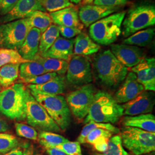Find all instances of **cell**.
I'll return each mask as SVG.
<instances>
[{
	"label": "cell",
	"instance_id": "obj_26",
	"mask_svg": "<svg viewBox=\"0 0 155 155\" xmlns=\"http://www.w3.org/2000/svg\"><path fill=\"white\" fill-rule=\"evenodd\" d=\"M155 28H147L130 36L124 40L123 44L137 47H145L152 42L155 36Z\"/></svg>",
	"mask_w": 155,
	"mask_h": 155
},
{
	"label": "cell",
	"instance_id": "obj_45",
	"mask_svg": "<svg viewBox=\"0 0 155 155\" xmlns=\"http://www.w3.org/2000/svg\"><path fill=\"white\" fill-rule=\"evenodd\" d=\"M94 1V0H84L82 3L84 5H90Z\"/></svg>",
	"mask_w": 155,
	"mask_h": 155
},
{
	"label": "cell",
	"instance_id": "obj_47",
	"mask_svg": "<svg viewBox=\"0 0 155 155\" xmlns=\"http://www.w3.org/2000/svg\"><path fill=\"white\" fill-rule=\"evenodd\" d=\"M143 155H155V151L150 152V153H147V154H144Z\"/></svg>",
	"mask_w": 155,
	"mask_h": 155
},
{
	"label": "cell",
	"instance_id": "obj_2",
	"mask_svg": "<svg viewBox=\"0 0 155 155\" xmlns=\"http://www.w3.org/2000/svg\"><path fill=\"white\" fill-rule=\"evenodd\" d=\"M94 67L101 82L109 87L118 86L127 74V67L117 60L110 50L101 52L95 56Z\"/></svg>",
	"mask_w": 155,
	"mask_h": 155
},
{
	"label": "cell",
	"instance_id": "obj_1",
	"mask_svg": "<svg viewBox=\"0 0 155 155\" xmlns=\"http://www.w3.org/2000/svg\"><path fill=\"white\" fill-rule=\"evenodd\" d=\"M122 106L117 102L111 94L100 91L94 95L84 123L90 121L99 123L114 124L118 122L123 115Z\"/></svg>",
	"mask_w": 155,
	"mask_h": 155
},
{
	"label": "cell",
	"instance_id": "obj_49",
	"mask_svg": "<svg viewBox=\"0 0 155 155\" xmlns=\"http://www.w3.org/2000/svg\"><path fill=\"white\" fill-rule=\"evenodd\" d=\"M0 91H1V86H0Z\"/></svg>",
	"mask_w": 155,
	"mask_h": 155
},
{
	"label": "cell",
	"instance_id": "obj_41",
	"mask_svg": "<svg viewBox=\"0 0 155 155\" xmlns=\"http://www.w3.org/2000/svg\"><path fill=\"white\" fill-rule=\"evenodd\" d=\"M127 0H94L93 4L96 5L119 7L125 5Z\"/></svg>",
	"mask_w": 155,
	"mask_h": 155
},
{
	"label": "cell",
	"instance_id": "obj_33",
	"mask_svg": "<svg viewBox=\"0 0 155 155\" xmlns=\"http://www.w3.org/2000/svg\"><path fill=\"white\" fill-rule=\"evenodd\" d=\"M94 155H129L124 150L120 136H112L108 143L107 148L105 152Z\"/></svg>",
	"mask_w": 155,
	"mask_h": 155
},
{
	"label": "cell",
	"instance_id": "obj_48",
	"mask_svg": "<svg viewBox=\"0 0 155 155\" xmlns=\"http://www.w3.org/2000/svg\"><path fill=\"white\" fill-rule=\"evenodd\" d=\"M33 155H39V154H33Z\"/></svg>",
	"mask_w": 155,
	"mask_h": 155
},
{
	"label": "cell",
	"instance_id": "obj_30",
	"mask_svg": "<svg viewBox=\"0 0 155 155\" xmlns=\"http://www.w3.org/2000/svg\"><path fill=\"white\" fill-rule=\"evenodd\" d=\"M47 73L43 66L38 61H32L20 64L19 76L21 80L35 77Z\"/></svg>",
	"mask_w": 155,
	"mask_h": 155
},
{
	"label": "cell",
	"instance_id": "obj_46",
	"mask_svg": "<svg viewBox=\"0 0 155 155\" xmlns=\"http://www.w3.org/2000/svg\"><path fill=\"white\" fill-rule=\"evenodd\" d=\"M84 0H70L71 2L73 3V4H79L80 3L83 2Z\"/></svg>",
	"mask_w": 155,
	"mask_h": 155
},
{
	"label": "cell",
	"instance_id": "obj_7",
	"mask_svg": "<svg viewBox=\"0 0 155 155\" xmlns=\"http://www.w3.org/2000/svg\"><path fill=\"white\" fill-rule=\"evenodd\" d=\"M122 24V35L125 38L155 25V5L143 4L134 6L128 12Z\"/></svg>",
	"mask_w": 155,
	"mask_h": 155
},
{
	"label": "cell",
	"instance_id": "obj_20",
	"mask_svg": "<svg viewBox=\"0 0 155 155\" xmlns=\"http://www.w3.org/2000/svg\"><path fill=\"white\" fill-rule=\"evenodd\" d=\"M74 39L59 37L55 43L42 56L61 59L68 61L74 55Z\"/></svg>",
	"mask_w": 155,
	"mask_h": 155
},
{
	"label": "cell",
	"instance_id": "obj_31",
	"mask_svg": "<svg viewBox=\"0 0 155 155\" xmlns=\"http://www.w3.org/2000/svg\"><path fill=\"white\" fill-rule=\"evenodd\" d=\"M38 140L40 144L45 149L55 147L68 141L60 134L47 131H41L38 134Z\"/></svg>",
	"mask_w": 155,
	"mask_h": 155
},
{
	"label": "cell",
	"instance_id": "obj_24",
	"mask_svg": "<svg viewBox=\"0 0 155 155\" xmlns=\"http://www.w3.org/2000/svg\"><path fill=\"white\" fill-rule=\"evenodd\" d=\"M101 48L99 45L95 43L87 33L81 32L74 40V55L87 56L98 52Z\"/></svg>",
	"mask_w": 155,
	"mask_h": 155
},
{
	"label": "cell",
	"instance_id": "obj_28",
	"mask_svg": "<svg viewBox=\"0 0 155 155\" xmlns=\"http://www.w3.org/2000/svg\"><path fill=\"white\" fill-rule=\"evenodd\" d=\"M20 64H8L0 68V86L7 88L19 77Z\"/></svg>",
	"mask_w": 155,
	"mask_h": 155
},
{
	"label": "cell",
	"instance_id": "obj_8",
	"mask_svg": "<svg viewBox=\"0 0 155 155\" xmlns=\"http://www.w3.org/2000/svg\"><path fill=\"white\" fill-rule=\"evenodd\" d=\"M123 147L134 155H143L155 150V133L137 127H124L120 136Z\"/></svg>",
	"mask_w": 155,
	"mask_h": 155
},
{
	"label": "cell",
	"instance_id": "obj_19",
	"mask_svg": "<svg viewBox=\"0 0 155 155\" xmlns=\"http://www.w3.org/2000/svg\"><path fill=\"white\" fill-rule=\"evenodd\" d=\"M50 15L56 25L80 29H82L84 27L79 20L77 9L74 6L50 13Z\"/></svg>",
	"mask_w": 155,
	"mask_h": 155
},
{
	"label": "cell",
	"instance_id": "obj_34",
	"mask_svg": "<svg viewBox=\"0 0 155 155\" xmlns=\"http://www.w3.org/2000/svg\"><path fill=\"white\" fill-rule=\"evenodd\" d=\"M19 141L15 136L8 133H0V153L4 154L16 148Z\"/></svg>",
	"mask_w": 155,
	"mask_h": 155
},
{
	"label": "cell",
	"instance_id": "obj_44",
	"mask_svg": "<svg viewBox=\"0 0 155 155\" xmlns=\"http://www.w3.org/2000/svg\"><path fill=\"white\" fill-rule=\"evenodd\" d=\"M9 129L8 124L0 117V133L6 132Z\"/></svg>",
	"mask_w": 155,
	"mask_h": 155
},
{
	"label": "cell",
	"instance_id": "obj_42",
	"mask_svg": "<svg viewBox=\"0 0 155 155\" xmlns=\"http://www.w3.org/2000/svg\"><path fill=\"white\" fill-rule=\"evenodd\" d=\"M18 0H0V14L5 15L11 11Z\"/></svg>",
	"mask_w": 155,
	"mask_h": 155
},
{
	"label": "cell",
	"instance_id": "obj_43",
	"mask_svg": "<svg viewBox=\"0 0 155 155\" xmlns=\"http://www.w3.org/2000/svg\"><path fill=\"white\" fill-rule=\"evenodd\" d=\"M47 153L49 155H67L62 150L54 147L46 149Z\"/></svg>",
	"mask_w": 155,
	"mask_h": 155
},
{
	"label": "cell",
	"instance_id": "obj_15",
	"mask_svg": "<svg viewBox=\"0 0 155 155\" xmlns=\"http://www.w3.org/2000/svg\"><path fill=\"white\" fill-rule=\"evenodd\" d=\"M110 50L117 60L127 68L136 66L144 58L143 51L137 46L124 44L112 45Z\"/></svg>",
	"mask_w": 155,
	"mask_h": 155
},
{
	"label": "cell",
	"instance_id": "obj_11",
	"mask_svg": "<svg viewBox=\"0 0 155 155\" xmlns=\"http://www.w3.org/2000/svg\"><path fill=\"white\" fill-rule=\"evenodd\" d=\"M95 94L94 86L89 83L67 95V103L74 116L79 120L87 116Z\"/></svg>",
	"mask_w": 155,
	"mask_h": 155
},
{
	"label": "cell",
	"instance_id": "obj_29",
	"mask_svg": "<svg viewBox=\"0 0 155 155\" xmlns=\"http://www.w3.org/2000/svg\"><path fill=\"white\" fill-rule=\"evenodd\" d=\"M27 19L32 28L38 29L41 33L45 32L53 23L50 14L40 11L31 13L27 17Z\"/></svg>",
	"mask_w": 155,
	"mask_h": 155
},
{
	"label": "cell",
	"instance_id": "obj_6",
	"mask_svg": "<svg viewBox=\"0 0 155 155\" xmlns=\"http://www.w3.org/2000/svg\"><path fill=\"white\" fill-rule=\"evenodd\" d=\"M30 92L61 130H66L71 123V113L65 98L61 95H49L31 91Z\"/></svg>",
	"mask_w": 155,
	"mask_h": 155
},
{
	"label": "cell",
	"instance_id": "obj_25",
	"mask_svg": "<svg viewBox=\"0 0 155 155\" xmlns=\"http://www.w3.org/2000/svg\"><path fill=\"white\" fill-rule=\"evenodd\" d=\"M33 61H38L44 67L47 72H55L58 75L65 74L68 66V61L61 59L44 57L39 54L35 56Z\"/></svg>",
	"mask_w": 155,
	"mask_h": 155
},
{
	"label": "cell",
	"instance_id": "obj_22",
	"mask_svg": "<svg viewBox=\"0 0 155 155\" xmlns=\"http://www.w3.org/2000/svg\"><path fill=\"white\" fill-rule=\"evenodd\" d=\"M65 78L58 75L56 77L46 83L39 84H28V89L33 92L49 95H60L63 93L65 89Z\"/></svg>",
	"mask_w": 155,
	"mask_h": 155
},
{
	"label": "cell",
	"instance_id": "obj_5",
	"mask_svg": "<svg viewBox=\"0 0 155 155\" xmlns=\"http://www.w3.org/2000/svg\"><path fill=\"white\" fill-rule=\"evenodd\" d=\"M120 132V130L109 123L90 121L82 128L77 141L80 144L88 143L100 153L105 152L113 134Z\"/></svg>",
	"mask_w": 155,
	"mask_h": 155
},
{
	"label": "cell",
	"instance_id": "obj_10",
	"mask_svg": "<svg viewBox=\"0 0 155 155\" xmlns=\"http://www.w3.org/2000/svg\"><path fill=\"white\" fill-rule=\"evenodd\" d=\"M32 28L27 18L1 25L0 45L4 48L18 51Z\"/></svg>",
	"mask_w": 155,
	"mask_h": 155
},
{
	"label": "cell",
	"instance_id": "obj_38",
	"mask_svg": "<svg viewBox=\"0 0 155 155\" xmlns=\"http://www.w3.org/2000/svg\"><path fill=\"white\" fill-rule=\"evenodd\" d=\"M57 75L58 74L55 72H47L35 77L21 80V83H27L28 84L39 85L50 81V80L56 77Z\"/></svg>",
	"mask_w": 155,
	"mask_h": 155
},
{
	"label": "cell",
	"instance_id": "obj_27",
	"mask_svg": "<svg viewBox=\"0 0 155 155\" xmlns=\"http://www.w3.org/2000/svg\"><path fill=\"white\" fill-rule=\"evenodd\" d=\"M59 37H60V33L58 26L52 24L41 35L39 47V55H44Z\"/></svg>",
	"mask_w": 155,
	"mask_h": 155
},
{
	"label": "cell",
	"instance_id": "obj_4",
	"mask_svg": "<svg viewBox=\"0 0 155 155\" xmlns=\"http://www.w3.org/2000/svg\"><path fill=\"white\" fill-rule=\"evenodd\" d=\"M27 90L20 83L0 91V112L12 120H25Z\"/></svg>",
	"mask_w": 155,
	"mask_h": 155
},
{
	"label": "cell",
	"instance_id": "obj_9",
	"mask_svg": "<svg viewBox=\"0 0 155 155\" xmlns=\"http://www.w3.org/2000/svg\"><path fill=\"white\" fill-rule=\"evenodd\" d=\"M25 119L31 127L41 131L54 133L61 131L44 107L35 100L28 89L25 98Z\"/></svg>",
	"mask_w": 155,
	"mask_h": 155
},
{
	"label": "cell",
	"instance_id": "obj_32",
	"mask_svg": "<svg viewBox=\"0 0 155 155\" xmlns=\"http://www.w3.org/2000/svg\"><path fill=\"white\" fill-rule=\"evenodd\" d=\"M29 61L20 55L18 51L8 48H0V68L8 64H21Z\"/></svg>",
	"mask_w": 155,
	"mask_h": 155
},
{
	"label": "cell",
	"instance_id": "obj_35",
	"mask_svg": "<svg viewBox=\"0 0 155 155\" xmlns=\"http://www.w3.org/2000/svg\"><path fill=\"white\" fill-rule=\"evenodd\" d=\"M40 1L45 10L50 13L74 6L70 0H40Z\"/></svg>",
	"mask_w": 155,
	"mask_h": 155
},
{
	"label": "cell",
	"instance_id": "obj_36",
	"mask_svg": "<svg viewBox=\"0 0 155 155\" xmlns=\"http://www.w3.org/2000/svg\"><path fill=\"white\" fill-rule=\"evenodd\" d=\"M17 134L23 138L36 141L38 137V133L35 128L26 124L17 122L15 124Z\"/></svg>",
	"mask_w": 155,
	"mask_h": 155
},
{
	"label": "cell",
	"instance_id": "obj_37",
	"mask_svg": "<svg viewBox=\"0 0 155 155\" xmlns=\"http://www.w3.org/2000/svg\"><path fill=\"white\" fill-rule=\"evenodd\" d=\"M80 143L78 141H67L55 147L67 155H83Z\"/></svg>",
	"mask_w": 155,
	"mask_h": 155
},
{
	"label": "cell",
	"instance_id": "obj_13",
	"mask_svg": "<svg viewBox=\"0 0 155 155\" xmlns=\"http://www.w3.org/2000/svg\"><path fill=\"white\" fill-rule=\"evenodd\" d=\"M149 91L144 90L133 100L124 104L123 115L134 116L148 114L153 110L155 101L153 95Z\"/></svg>",
	"mask_w": 155,
	"mask_h": 155
},
{
	"label": "cell",
	"instance_id": "obj_17",
	"mask_svg": "<svg viewBox=\"0 0 155 155\" xmlns=\"http://www.w3.org/2000/svg\"><path fill=\"white\" fill-rule=\"evenodd\" d=\"M37 11L46 12L40 0H18L11 11L2 17L0 21L6 23L25 18Z\"/></svg>",
	"mask_w": 155,
	"mask_h": 155
},
{
	"label": "cell",
	"instance_id": "obj_14",
	"mask_svg": "<svg viewBox=\"0 0 155 155\" xmlns=\"http://www.w3.org/2000/svg\"><path fill=\"white\" fill-rule=\"evenodd\" d=\"M139 83L144 87V90L155 91V59L154 58H143L138 64L132 68Z\"/></svg>",
	"mask_w": 155,
	"mask_h": 155
},
{
	"label": "cell",
	"instance_id": "obj_12",
	"mask_svg": "<svg viewBox=\"0 0 155 155\" xmlns=\"http://www.w3.org/2000/svg\"><path fill=\"white\" fill-rule=\"evenodd\" d=\"M67 82L74 86H83L92 82L90 61L87 56H72L66 72Z\"/></svg>",
	"mask_w": 155,
	"mask_h": 155
},
{
	"label": "cell",
	"instance_id": "obj_39",
	"mask_svg": "<svg viewBox=\"0 0 155 155\" xmlns=\"http://www.w3.org/2000/svg\"><path fill=\"white\" fill-rule=\"evenodd\" d=\"M33 147L29 143L25 142L20 144L16 148L4 154L0 155H33Z\"/></svg>",
	"mask_w": 155,
	"mask_h": 155
},
{
	"label": "cell",
	"instance_id": "obj_40",
	"mask_svg": "<svg viewBox=\"0 0 155 155\" xmlns=\"http://www.w3.org/2000/svg\"><path fill=\"white\" fill-rule=\"evenodd\" d=\"M58 28L59 33L65 39H72L82 32V29L79 28L61 26H58Z\"/></svg>",
	"mask_w": 155,
	"mask_h": 155
},
{
	"label": "cell",
	"instance_id": "obj_21",
	"mask_svg": "<svg viewBox=\"0 0 155 155\" xmlns=\"http://www.w3.org/2000/svg\"><path fill=\"white\" fill-rule=\"evenodd\" d=\"M41 35V31L37 28H32L28 34L18 53L24 59L32 61L39 54L40 39Z\"/></svg>",
	"mask_w": 155,
	"mask_h": 155
},
{
	"label": "cell",
	"instance_id": "obj_3",
	"mask_svg": "<svg viewBox=\"0 0 155 155\" xmlns=\"http://www.w3.org/2000/svg\"><path fill=\"white\" fill-rule=\"evenodd\" d=\"M125 15L126 12H120L94 22L89 27L90 38L98 45L113 44L121 34V25Z\"/></svg>",
	"mask_w": 155,
	"mask_h": 155
},
{
	"label": "cell",
	"instance_id": "obj_18",
	"mask_svg": "<svg viewBox=\"0 0 155 155\" xmlns=\"http://www.w3.org/2000/svg\"><path fill=\"white\" fill-rule=\"evenodd\" d=\"M143 91V86L138 82L136 74L130 71L127 73L124 82L117 91L114 98L118 104H125L133 100Z\"/></svg>",
	"mask_w": 155,
	"mask_h": 155
},
{
	"label": "cell",
	"instance_id": "obj_23",
	"mask_svg": "<svg viewBox=\"0 0 155 155\" xmlns=\"http://www.w3.org/2000/svg\"><path fill=\"white\" fill-rule=\"evenodd\" d=\"M122 124L124 127H137L148 132L155 133V117L150 113L134 116H126L122 119Z\"/></svg>",
	"mask_w": 155,
	"mask_h": 155
},
{
	"label": "cell",
	"instance_id": "obj_16",
	"mask_svg": "<svg viewBox=\"0 0 155 155\" xmlns=\"http://www.w3.org/2000/svg\"><path fill=\"white\" fill-rule=\"evenodd\" d=\"M119 8L120 7L84 5L78 12L79 20L83 25L89 27L94 22L118 11Z\"/></svg>",
	"mask_w": 155,
	"mask_h": 155
}]
</instances>
